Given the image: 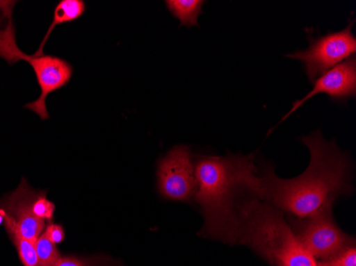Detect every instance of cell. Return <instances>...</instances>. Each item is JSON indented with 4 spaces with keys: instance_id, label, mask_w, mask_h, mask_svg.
<instances>
[{
    "instance_id": "obj_16",
    "label": "cell",
    "mask_w": 356,
    "mask_h": 266,
    "mask_svg": "<svg viewBox=\"0 0 356 266\" xmlns=\"http://www.w3.org/2000/svg\"><path fill=\"white\" fill-rule=\"evenodd\" d=\"M44 235L55 245L56 244L62 243L65 239V232H64L63 227L59 224L51 223V222H49L44 229Z\"/></svg>"
},
{
    "instance_id": "obj_17",
    "label": "cell",
    "mask_w": 356,
    "mask_h": 266,
    "mask_svg": "<svg viewBox=\"0 0 356 266\" xmlns=\"http://www.w3.org/2000/svg\"><path fill=\"white\" fill-rule=\"evenodd\" d=\"M55 266H96L95 260L83 259V258L72 257H60L59 260L56 262Z\"/></svg>"
},
{
    "instance_id": "obj_19",
    "label": "cell",
    "mask_w": 356,
    "mask_h": 266,
    "mask_svg": "<svg viewBox=\"0 0 356 266\" xmlns=\"http://www.w3.org/2000/svg\"><path fill=\"white\" fill-rule=\"evenodd\" d=\"M0 12H1V15H0V25H1L3 22L6 19V13L3 11V10H0Z\"/></svg>"
},
{
    "instance_id": "obj_1",
    "label": "cell",
    "mask_w": 356,
    "mask_h": 266,
    "mask_svg": "<svg viewBox=\"0 0 356 266\" xmlns=\"http://www.w3.org/2000/svg\"><path fill=\"white\" fill-rule=\"evenodd\" d=\"M301 141L309 148L311 162L299 177L281 179L268 164L259 169L261 201L297 219L332 209L338 198L352 190L349 157L335 142H327L320 131Z\"/></svg>"
},
{
    "instance_id": "obj_14",
    "label": "cell",
    "mask_w": 356,
    "mask_h": 266,
    "mask_svg": "<svg viewBox=\"0 0 356 266\" xmlns=\"http://www.w3.org/2000/svg\"><path fill=\"white\" fill-rule=\"evenodd\" d=\"M55 209V203L48 201L46 192H38L37 197L32 203V211L38 219L44 222H51Z\"/></svg>"
},
{
    "instance_id": "obj_6",
    "label": "cell",
    "mask_w": 356,
    "mask_h": 266,
    "mask_svg": "<svg viewBox=\"0 0 356 266\" xmlns=\"http://www.w3.org/2000/svg\"><path fill=\"white\" fill-rule=\"evenodd\" d=\"M352 27L353 23L339 31L309 39V47L305 51L288 53L286 57L301 62L309 82L314 83L320 76L355 56L356 39Z\"/></svg>"
},
{
    "instance_id": "obj_2",
    "label": "cell",
    "mask_w": 356,
    "mask_h": 266,
    "mask_svg": "<svg viewBox=\"0 0 356 266\" xmlns=\"http://www.w3.org/2000/svg\"><path fill=\"white\" fill-rule=\"evenodd\" d=\"M254 153L226 157L204 156L195 161L197 191L194 201L201 209L203 237L235 244L239 198L261 195V176Z\"/></svg>"
},
{
    "instance_id": "obj_8",
    "label": "cell",
    "mask_w": 356,
    "mask_h": 266,
    "mask_svg": "<svg viewBox=\"0 0 356 266\" xmlns=\"http://www.w3.org/2000/svg\"><path fill=\"white\" fill-rule=\"evenodd\" d=\"M314 87L309 93L306 94L301 99L293 103L291 109L287 112L279 124L293 115L297 110L303 107L306 101L315 97L318 94H325L329 96L332 101H346L350 98L356 96V59L355 56H352L349 59L345 60L341 64H338L327 73L320 76L314 81Z\"/></svg>"
},
{
    "instance_id": "obj_10",
    "label": "cell",
    "mask_w": 356,
    "mask_h": 266,
    "mask_svg": "<svg viewBox=\"0 0 356 266\" xmlns=\"http://www.w3.org/2000/svg\"><path fill=\"white\" fill-rule=\"evenodd\" d=\"M86 12V3L83 0H61L56 7L55 12H54V19L51 21V26L48 27L47 32H46L45 37L40 45L39 49L35 56L44 55V47H45L46 42L48 38L51 35L57 26L62 25V24L72 23L76 21L83 15Z\"/></svg>"
},
{
    "instance_id": "obj_15",
    "label": "cell",
    "mask_w": 356,
    "mask_h": 266,
    "mask_svg": "<svg viewBox=\"0 0 356 266\" xmlns=\"http://www.w3.org/2000/svg\"><path fill=\"white\" fill-rule=\"evenodd\" d=\"M316 266H356L355 244H352L331 259L318 261Z\"/></svg>"
},
{
    "instance_id": "obj_5",
    "label": "cell",
    "mask_w": 356,
    "mask_h": 266,
    "mask_svg": "<svg viewBox=\"0 0 356 266\" xmlns=\"http://www.w3.org/2000/svg\"><path fill=\"white\" fill-rule=\"evenodd\" d=\"M290 227L305 249L316 262L325 261L355 244L334 221L332 209L323 210L305 219L291 217Z\"/></svg>"
},
{
    "instance_id": "obj_12",
    "label": "cell",
    "mask_w": 356,
    "mask_h": 266,
    "mask_svg": "<svg viewBox=\"0 0 356 266\" xmlns=\"http://www.w3.org/2000/svg\"><path fill=\"white\" fill-rule=\"evenodd\" d=\"M203 0H167L165 6L170 13L181 22V26L199 27V16L202 14Z\"/></svg>"
},
{
    "instance_id": "obj_7",
    "label": "cell",
    "mask_w": 356,
    "mask_h": 266,
    "mask_svg": "<svg viewBox=\"0 0 356 266\" xmlns=\"http://www.w3.org/2000/svg\"><path fill=\"white\" fill-rule=\"evenodd\" d=\"M158 192L165 199L189 201L197 191L195 166L190 147H174L158 163Z\"/></svg>"
},
{
    "instance_id": "obj_3",
    "label": "cell",
    "mask_w": 356,
    "mask_h": 266,
    "mask_svg": "<svg viewBox=\"0 0 356 266\" xmlns=\"http://www.w3.org/2000/svg\"><path fill=\"white\" fill-rule=\"evenodd\" d=\"M245 196L238 206L235 244L251 248L272 266H316L283 212L253 193Z\"/></svg>"
},
{
    "instance_id": "obj_11",
    "label": "cell",
    "mask_w": 356,
    "mask_h": 266,
    "mask_svg": "<svg viewBox=\"0 0 356 266\" xmlns=\"http://www.w3.org/2000/svg\"><path fill=\"white\" fill-rule=\"evenodd\" d=\"M3 226L7 230L8 235L11 239L12 243L15 246L16 251L19 253V259L24 266H37L38 256L35 251V244L31 243L21 235L17 229L15 222L11 216L5 211L3 216Z\"/></svg>"
},
{
    "instance_id": "obj_9",
    "label": "cell",
    "mask_w": 356,
    "mask_h": 266,
    "mask_svg": "<svg viewBox=\"0 0 356 266\" xmlns=\"http://www.w3.org/2000/svg\"><path fill=\"white\" fill-rule=\"evenodd\" d=\"M37 195L38 192L31 189L27 181L23 179L19 187L0 203V208L11 216L21 235L33 244L46 227V222L38 219L32 211V203Z\"/></svg>"
},
{
    "instance_id": "obj_18",
    "label": "cell",
    "mask_w": 356,
    "mask_h": 266,
    "mask_svg": "<svg viewBox=\"0 0 356 266\" xmlns=\"http://www.w3.org/2000/svg\"><path fill=\"white\" fill-rule=\"evenodd\" d=\"M3 216H5V210L3 208H0V225L3 224Z\"/></svg>"
},
{
    "instance_id": "obj_13",
    "label": "cell",
    "mask_w": 356,
    "mask_h": 266,
    "mask_svg": "<svg viewBox=\"0 0 356 266\" xmlns=\"http://www.w3.org/2000/svg\"><path fill=\"white\" fill-rule=\"evenodd\" d=\"M37 251V266H55L56 262L61 257L55 244L51 243L45 235L42 233L35 242Z\"/></svg>"
},
{
    "instance_id": "obj_4",
    "label": "cell",
    "mask_w": 356,
    "mask_h": 266,
    "mask_svg": "<svg viewBox=\"0 0 356 266\" xmlns=\"http://www.w3.org/2000/svg\"><path fill=\"white\" fill-rule=\"evenodd\" d=\"M14 3L0 1V9L5 11L7 17V24L0 29V58L6 60L10 65L19 61H26L32 66L41 89V95L37 101L25 105V108L35 112L40 119L45 121L49 119L46 108V98L49 94L69 83L73 76V66L62 58L48 55H26L19 49L16 43L15 29L12 19Z\"/></svg>"
}]
</instances>
